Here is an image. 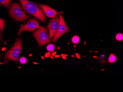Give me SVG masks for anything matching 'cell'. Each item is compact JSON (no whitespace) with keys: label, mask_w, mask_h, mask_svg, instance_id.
Instances as JSON below:
<instances>
[{"label":"cell","mask_w":123,"mask_h":92,"mask_svg":"<svg viewBox=\"0 0 123 92\" xmlns=\"http://www.w3.org/2000/svg\"><path fill=\"white\" fill-rule=\"evenodd\" d=\"M22 9L28 14L32 15L43 22H46V17L41 10L39 8L36 3L28 0H19Z\"/></svg>","instance_id":"obj_1"},{"label":"cell","mask_w":123,"mask_h":92,"mask_svg":"<svg viewBox=\"0 0 123 92\" xmlns=\"http://www.w3.org/2000/svg\"><path fill=\"white\" fill-rule=\"evenodd\" d=\"M22 40L18 38L12 47L6 53L3 59L17 62L22 50Z\"/></svg>","instance_id":"obj_2"},{"label":"cell","mask_w":123,"mask_h":92,"mask_svg":"<svg viewBox=\"0 0 123 92\" xmlns=\"http://www.w3.org/2000/svg\"><path fill=\"white\" fill-rule=\"evenodd\" d=\"M9 14L14 20L20 22H25L30 17V16L25 14L18 3L13 2L11 5Z\"/></svg>","instance_id":"obj_3"},{"label":"cell","mask_w":123,"mask_h":92,"mask_svg":"<svg viewBox=\"0 0 123 92\" xmlns=\"http://www.w3.org/2000/svg\"><path fill=\"white\" fill-rule=\"evenodd\" d=\"M45 29L42 28H37L32 35L36 40L39 46L42 47L44 45L50 42L49 35Z\"/></svg>","instance_id":"obj_4"},{"label":"cell","mask_w":123,"mask_h":92,"mask_svg":"<svg viewBox=\"0 0 123 92\" xmlns=\"http://www.w3.org/2000/svg\"><path fill=\"white\" fill-rule=\"evenodd\" d=\"M39 22L38 20L35 18H31L28 21L26 25H20V28L19 31L18 32V35H20L22 32L24 31H32L36 29L42 28L45 29L47 31L48 30L45 28L40 27L39 25Z\"/></svg>","instance_id":"obj_5"},{"label":"cell","mask_w":123,"mask_h":92,"mask_svg":"<svg viewBox=\"0 0 123 92\" xmlns=\"http://www.w3.org/2000/svg\"><path fill=\"white\" fill-rule=\"evenodd\" d=\"M59 24L58 28L56 33H55L54 38L52 40V42L55 43L61 36L65 33H66L69 31V29L67 27L64 21L62 15H59Z\"/></svg>","instance_id":"obj_6"},{"label":"cell","mask_w":123,"mask_h":92,"mask_svg":"<svg viewBox=\"0 0 123 92\" xmlns=\"http://www.w3.org/2000/svg\"><path fill=\"white\" fill-rule=\"evenodd\" d=\"M59 24V19L57 16L52 20H50L47 25V28L49 31V38H52L56 33Z\"/></svg>","instance_id":"obj_7"},{"label":"cell","mask_w":123,"mask_h":92,"mask_svg":"<svg viewBox=\"0 0 123 92\" xmlns=\"http://www.w3.org/2000/svg\"><path fill=\"white\" fill-rule=\"evenodd\" d=\"M39 6L43 10L45 13L48 17L54 18L56 15L59 13V11L52 9L46 5L40 4Z\"/></svg>","instance_id":"obj_8"},{"label":"cell","mask_w":123,"mask_h":92,"mask_svg":"<svg viewBox=\"0 0 123 92\" xmlns=\"http://www.w3.org/2000/svg\"><path fill=\"white\" fill-rule=\"evenodd\" d=\"M5 20L0 18V40L1 42H2L3 30L5 26Z\"/></svg>","instance_id":"obj_9"},{"label":"cell","mask_w":123,"mask_h":92,"mask_svg":"<svg viewBox=\"0 0 123 92\" xmlns=\"http://www.w3.org/2000/svg\"><path fill=\"white\" fill-rule=\"evenodd\" d=\"M11 0H0V4L3 5L4 6L7 8L9 7Z\"/></svg>","instance_id":"obj_10"},{"label":"cell","mask_w":123,"mask_h":92,"mask_svg":"<svg viewBox=\"0 0 123 92\" xmlns=\"http://www.w3.org/2000/svg\"><path fill=\"white\" fill-rule=\"evenodd\" d=\"M72 42L74 44H78L80 42V38L79 36L75 35L73 36L71 39Z\"/></svg>","instance_id":"obj_11"},{"label":"cell","mask_w":123,"mask_h":92,"mask_svg":"<svg viewBox=\"0 0 123 92\" xmlns=\"http://www.w3.org/2000/svg\"><path fill=\"white\" fill-rule=\"evenodd\" d=\"M117 60V57L114 54H111L108 58V62L110 63H114Z\"/></svg>","instance_id":"obj_12"},{"label":"cell","mask_w":123,"mask_h":92,"mask_svg":"<svg viewBox=\"0 0 123 92\" xmlns=\"http://www.w3.org/2000/svg\"><path fill=\"white\" fill-rule=\"evenodd\" d=\"M55 49L54 45L52 44H48L47 46V50L48 52H53L55 50Z\"/></svg>","instance_id":"obj_13"},{"label":"cell","mask_w":123,"mask_h":92,"mask_svg":"<svg viewBox=\"0 0 123 92\" xmlns=\"http://www.w3.org/2000/svg\"><path fill=\"white\" fill-rule=\"evenodd\" d=\"M115 38L117 41L119 42L122 41L123 40V34L120 33H117L115 36Z\"/></svg>","instance_id":"obj_14"},{"label":"cell","mask_w":123,"mask_h":92,"mask_svg":"<svg viewBox=\"0 0 123 92\" xmlns=\"http://www.w3.org/2000/svg\"><path fill=\"white\" fill-rule=\"evenodd\" d=\"M27 58L24 57H21L20 58V60H19V62L21 64H25L27 62Z\"/></svg>","instance_id":"obj_15"},{"label":"cell","mask_w":123,"mask_h":92,"mask_svg":"<svg viewBox=\"0 0 123 92\" xmlns=\"http://www.w3.org/2000/svg\"><path fill=\"white\" fill-rule=\"evenodd\" d=\"M50 55H51V53L50 52H48L45 53L44 57L45 58H49Z\"/></svg>","instance_id":"obj_16"},{"label":"cell","mask_w":123,"mask_h":92,"mask_svg":"<svg viewBox=\"0 0 123 92\" xmlns=\"http://www.w3.org/2000/svg\"><path fill=\"white\" fill-rule=\"evenodd\" d=\"M61 56L62 58L63 59L65 60H66V56L65 54H61Z\"/></svg>","instance_id":"obj_17"},{"label":"cell","mask_w":123,"mask_h":92,"mask_svg":"<svg viewBox=\"0 0 123 92\" xmlns=\"http://www.w3.org/2000/svg\"><path fill=\"white\" fill-rule=\"evenodd\" d=\"M56 51H54V52H53L52 53V55L53 56H55V55H56Z\"/></svg>","instance_id":"obj_18"},{"label":"cell","mask_w":123,"mask_h":92,"mask_svg":"<svg viewBox=\"0 0 123 92\" xmlns=\"http://www.w3.org/2000/svg\"><path fill=\"white\" fill-rule=\"evenodd\" d=\"M76 56L77 58L78 59H80V57L79 55L78 54V53H76Z\"/></svg>","instance_id":"obj_19"},{"label":"cell","mask_w":123,"mask_h":92,"mask_svg":"<svg viewBox=\"0 0 123 92\" xmlns=\"http://www.w3.org/2000/svg\"><path fill=\"white\" fill-rule=\"evenodd\" d=\"M55 58H58L59 57H60V55H56L55 56H54Z\"/></svg>","instance_id":"obj_20"},{"label":"cell","mask_w":123,"mask_h":92,"mask_svg":"<svg viewBox=\"0 0 123 92\" xmlns=\"http://www.w3.org/2000/svg\"><path fill=\"white\" fill-rule=\"evenodd\" d=\"M6 50V48L5 47H3L2 49V51H5V50Z\"/></svg>","instance_id":"obj_21"},{"label":"cell","mask_w":123,"mask_h":92,"mask_svg":"<svg viewBox=\"0 0 123 92\" xmlns=\"http://www.w3.org/2000/svg\"><path fill=\"white\" fill-rule=\"evenodd\" d=\"M50 57H51V58L52 59H53V56H52V55H50Z\"/></svg>","instance_id":"obj_22"},{"label":"cell","mask_w":123,"mask_h":92,"mask_svg":"<svg viewBox=\"0 0 123 92\" xmlns=\"http://www.w3.org/2000/svg\"><path fill=\"white\" fill-rule=\"evenodd\" d=\"M33 64H38V63H36V62H33Z\"/></svg>","instance_id":"obj_23"},{"label":"cell","mask_w":123,"mask_h":92,"mask_svg":"<svg viewBox=\"0 0 123 92\" xmlns=\"http://www.w3.org/2000/svg\"><path fill=\"white\" fill-rule=\"evenodd\" d=\"M41 58H42V59H43H43H44V57H43V56H41Z\"/></svg>","instance_id":"obj_24"},{"label":"cell","mask_w":123,"mask_h":92,"mask_svg":"<svg viewBox=\"0 0 123 92\" xmlns=\"http://www.w3.org/2000/svg\"><path fill=\"white\" fill-rule=\"evenodd\" d=\"M32 55V54H30V55H29V56L30 57H31V56Z\"/></svg>","instance_id":"obj_25"},{"label":"cell","mask_w":123,"mask_h":92,"mask_svg":"<svg viewBox=\"0 0 123 92\" xmlns=\"http://www.w3.org/2000/svg\"><path fill=\"white\" fill-rule=\"evenodd\" d=\"M72 57H74V55H72Z\"/></svg>","instance_id":"obj_26"},{"label":"cell","mask_w":123,"mask_h":92,"mask_svg":"<svg viewBox=\"0 0 123 92\" xmlns=\"http://www.w3.org/2000/svg\"><path fill=\"white\" fill-rule=\"evenodd\" d=\"M65 55H66V57H67V56H68V55H66V54H65Z\"/></svg>","instance_id":"obj_27"},{"label":"cell","mask_w":123,"mask_h":92,"mask_svg":"<svg viewBox=\"0 0 123 92\" xmlns=\"http://www.w3.org/2000/svg\"><path fill=\"white\" fill-rule=\"evenodd\" d=\"M58 50H59V47H58Z\"/></svg>","instance_id":"obj_28"},{"label":"cell","mask_w":123,"mask_h":92,"mask_svg":"<svg viewBox=\"0 0 123 92\" xmlns=\"http://www.w3.org/2000/svg\"><path fill=\"white\" fill-rule=\"evenodd\" d=\"M1 6V5H0V7Z\"/></svg>","instance_id":"obj_29"},{"label":"cell","mask_w":123,"mask_h":92,"mask_svg":"<svg viewBox=\"0 0 123 92\" xmlns=\"http://www.w3.org/2000/svg\"><path fill=\"white\" fill-rule=\"evenodd\" d=\"M1 55H0V57H1Z\"/></svg>","instance_id":"obj_30"},{"label":"cell","mask_w":123,"mask_h":92,"mask_svg":"<svg viewBox=\"0 0 123 92\" xmlns=\"http://www.w3.org/2000/svg\"></svg>","instance_id":"obj_31"}]
</instances>
